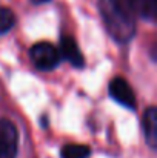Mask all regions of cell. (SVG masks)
I'll use <instances>...</instances> for the list:
<instances>
[{
    "instance_id": "obj_7",
    "label": "cell",
    "mask_w": 157,
    "mask_h": 158,
    "mask_svg": "<svg viewBox=\"0 0 157 158\" xmlns=\"http://www.w3.org/2000/svg\"><path fill=\"white\" fill-rule=\"evenodd\" d=\"M131 3H133L134 11L140 17H143L150 22H153L156 19V0H131Z\"/></svg>"
},
{
    "instance_id": "obj_9",
    "label": "cell",
    "mask_w": 157,
    "mask_h": 158,
    "mask_svg": "<svg viewBox=\"0 0 157 158\" xmlns=\"http://www.w3.org/2000/svg\"><path fill=\"white\" fill-rule=\"evenodd\" d=\"M15 23V15L9 8H0V34L8 32Z\"/></svg>"
},
{
    "instance_id": "obj_5",
    "label": "cell",
    "mask_w": 157,
    "mask_h": 158,
    "mask_svg": "<svg viewBox=\"0 0 157 158\" xmlns=\"http://www.w3.org/2000/svg\"><path fill=\"white\" fill-rule=\"evenodd\" d=\"M60 49H62V54L66 60L71 61V64H74L76 68H82L85 64V60H83V55L80 52L76 40L72 37H63L62 39V43H60Z\"/></svg>"
},
{
    "instance_id": "obj_2",
    "label": "cell",
    "mask_w": 157,
    "mask_h": 158,
    "mask_svg": "<svg viewBox=\"0 0 157 158\" xmlns=\"http://www.w3.org/2000/svg\"><path fill=\"white\" fill-rule=\"evenodd\" d=\"M31 60L42 71H51L60 61L59 49L46 42H40L31 48Z\"/></svg>"
},
{
    "instance_id": "obj_1",
    "label": "cell",
    "mask_w": 157,
    "mask_h": 158,
    "mask_svg": "<svg viewBox=\"0 0 157 158\" xmlns=\"http://www.w3.org/2000/svg\"><path fill=\"white\" fill-rule=\"evenodd\" d=\"M108 32L117 42H128L136 31V11L131 0H97Z\"/></svg>"
},
{
    "instance_id": "obj_8",
    "label": "cell",
    "mask_w": 157,
    "mask_h": 158,
    "mask_svg": "<svg viewBox=\"0 0 157 158\" xmlns=\"http://www.w3.org/2000/svg\"><path fill=\"white\" fill-rule=\"evenodd\" d=\"M89 148L85 144H66L62 148V158H88Z\"/></svg>"
},
{
    "instance_id": "obj_3",
    "label": "cell",
    "mask_w": 157,
    "mask_h": 158,
    "mask_svg": "<svg viewBox=\"0 0 157 158\" xmlns=\"http://www.w3.org/2000/svg\"><path fill=\"white\" fill-rule=\"evenodd\" d=\"M19 134L9 120H0V158H15Z\"/></svg>"
},
{
    "instance_id": "obj_6",
    "label": "cell",
    "mask_w": 157,
    "mask_h": 158,
    "mask_svg": "<svg viewBox=\"0 0 157 158\" xmlns=\"http://www.w3.org/2000/svg\"><path fill=\"white\" fill-rule=\"evenodd\" d=\"M143 134L151 148H154L157 143V112L156 107H148L143 114Z\"/></svg>"
},
{
    "instance_id": "obj_10",
    "label": "cell",
    "mask_w": 157,
    "mask_h": 158,
    "mask_svg": "<svg viewBox=\"0 0 157 158\" xmlns=\"http://www.w3.org/2000/svg\"><path fill=\"white\" fill-rule=\"evenodd\" d=\"M34 3H45V2H48V0H33Z\"/></svg>"
},
{
    "instance_id": "obj_4",
    "label": "cell",
    "mask_w": 157,
    "mask_h": 158,
    "mask_svg": "<svg viewBox=\"0 0 157 158\" xmlns=\"http://www.w3.org/2000/svg\"><path fill=\"white\" fill-rule=\"evenodd\" d=\"M109 94L111 97L125 107L134 109L136 107V95L129 83L123 77H116L109 83Z\"/></svg>"
}]
</instances>
